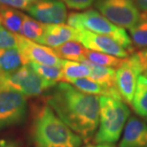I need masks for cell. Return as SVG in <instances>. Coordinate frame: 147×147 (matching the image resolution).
Returning a JSON list of instances; mask_svg holds the SVG:
<instances>
[{"mask_svg": "<svg viewBox=\"0 0 147 147\" xmlns=\"http://www.w3.org/2000/svg\"><path fill=\"white\" fill-rule=\"evenodd\" d=\"M47 104L67 126L88 142L99 125V97L87 94L66 82L57 84Z\"/></svg>", "mask_w": 147, "mask_h": 147, "instance_id": "obj_1", "label": "cell"}, {"mask_svg": "<svg viewBox=\"0 0 147 147\" xmlns=\"http://www.w3.org/2000/svg\"><path fill=\"white\" fill-rule=\"evenodd\" d=\"M32 134L37 147H80L83 142L47 104L37 112Z\"/></svg>", "mask_w": 147, "mask_h": 147, "instance_id": "obj_2", "label": "cell"}, {"mask_svg": "<svg viewBox=\"0 0 147 147\" xmlns=\"http://www.w3.org/2000/svg\"><path fill=\"white\" fill-rule=\"evenodd\" d=\"M100 119L98 130L95 135L96 144H114L119 141L130 110L123 100L110 96H99Z\"/></svg>", "mask_w": 147, "mask_h": 147, "instance_id": "obj_3", "label": "cell"}, {"mask_svg": "<svg viewBox=\"0 0 147 147\" xmlns=\"http://www.w3.org/2000/svg\"><path fill=\"white\" fill-rule=\"evenodd\" d=\"M68 26L78 30H86L95 34L110 37L119 42L128 53H134L131 38L126 30L115 26L100 12L91 9L82 13L72 12L67 17Z\"/></svg>", "mask_w": 147, "mask_h": 147, "instance_id": "obj_4", "label": "cell"}, {"mask_svg": "<svg viewBox=\"0 0 147 147\" xmlns=\"http://www.w3.org/2000/svg\"><path fill=\"white\" fill-rule=\"evenodd\" d=\"M57 84L41 78L29 65L21 66L15 72L0 74V90H13L25 96H38Z\"/></svg>", "mask_w": 147, "mask_h": 147, "instance_id": "obj_5", "label": "cell"}, {"mask_svg": "<svg viewBox=\"0 0 147 147\" xmlns=\"http://www.w3.org/2000/svg\"><path fill=\"white\" fill-rule=\"evenodd\" d=\"M95 7L110 22L123 29H131L141 18L134 0H96Z\"/></svg>", "mask_w": 147, "mask_h": 147, "instance_id": "obj_6", "label": "cell"}, {"mask_svg": "<svg viewBox=\"0 0 147 147\" xmlns=\"http://www.w3.org/2000/svg\"><path fill=\"white\" fill-rule=\"evenodd\" d=\"M26 113L24 95L13 90H0V129L22 123Z\"/></svg>", "mask_w": 147, "mask_h": 147, "instance_id": "obj_7", "label": "cell"}, {"mask_svg": "<svg viewBox=\"0 0 147 147\" xmlns=\"http://www.w3.org/2000/svg\"><path fill=\"white\" fill-rule=\"evenodd\" d=\"M17 49L24 65L30 63L61 67L62 61L55 54L53 49L31 41L17 34Z\"/></svg>", "mask_w": 147, "mask_h": 147, "instance_id": "obj_8", "label": "cell"}, {"mask_svg": "<svg viewBox=\"0 0 147 147\" xmlns=\"http://www.w3.org/2000/svg\"><path fill=\"white\" fill-rule=\"evenodd\" d=\"M142 73V68L132 54L127 57L123 64L116 69V87L123 100L127 105L132 103L138 77Z\"/></svg>", "mask_w": 147, "mask_h": 147, "instance_id": "obj_9", "label": "cell"}, {"mask_svg": "<svg viewBox=\"0 0 147 147\" xmlns=\"http://www.w3.org/2000/svg\"><path fill=\"white\" fill-rule=\"evenodd\" d=\"M26 11L34 19L44 25L63 24L68 17L65 5L60 0H38Z\"/></svg>", "mask_w": 147, "mask_h": 147, "instance_id": "obj_10", "label": "cell"}, {"mask_svg": "<svg viewBox=\"0 0 147 147\" xmlns=\"http://www.w3.org/2000/svg\"><path fill=\"white\" fill-rule=\"evenodd\" d=\"M78 41L81 42L88 50L109 54L117 57L127 58L130 54L113 38L86 30H79Z\"/></svg>", "mask_w": 147, "mask_h": 147, "instance_id": "obj_11", "label": "cell"}, {"mask_svg": "<svg viewBox=\"0 0 147 147\" xmlns=\"http://www.w3.org/2000/svg\"><path fill=\"white\" fill-rule=\"evenodd\" d=\"M119 147H147V123L132 116L127 121Z\"/></svg>", "mask_w": 147, "mask_h": 147, "instance_id": "obj_12", "label": "cell"}, {"mask_svg": "<svg viewBox=\"0 0 147 147\" xmlns=\"http://www.w3.org/2000/svg\"><path fill=\"white\" fill-rule=\"evenodd\" d=\"M78 37L79 30L69 26L65 24L46 25L45 33L38 43L54 48L71 40L78 41Z\"/></svg>", "mask_w": 147, "mask_h": 147, "instance_id": "obj_13", "label": "cell"}, {"mask_svg": "<svg viewBox=\"0 0 147 147\" xmlns=\"http://www.w3.org/2000/svg\"><path fill=\"white\" fill-rule=\"evenodd\" d=\"M80 62L85 64L89 68L90 79L102 85L106 88L117 89L115 83V69L96 65L85 58Z\"/></svg>", "mask_w": 147, "mask_h": 147, "instance_id": "obj_14", "label": "cell"}, {"mask_svg": "<svg viewBox=\"0 0 147 147\" xmlns=\"http://www.w3.org/2000/svg\"><path fill=\"white\" fill-rule=\"evenodd\" d=\"M70 84L78 90L87 94L99 96H110L115 99L123 100L118 90L106 88L91 79L83 78V79H75Z\"/></svg>", "mask_w": 147, "mask_h": 147, "instance_id": "obj_15", "label": "cell"}, {"mask_svg": "<svg viewBox=\"0 0 147 147\" xmlns=\"http://www.w3.org/2000/svg\"><path fill=\"white\" fill-rule=\"evenodd\" d=\"M59 58H63L73 61H81L85 58L87 48L76 40H71L53 48Z\"/></svg>", "mask_w": 147, "mask_h": 147, "instance_id": "obj_16", "label": "cell"}, {"mask_svg": "<svg viewBox=\"0 0 147 147\" xmlns=\"http://www.w3.org/2000/svg\"><path fill=\"white\" fill-rule=\"evenodd\" d=\"M23 65L22 58L17 47L0 49V74L15 72Z\"/></svg>", "mask_w": 147, "mask_h": 147, "instance_id": "obj_17", "label": "cell"}, {"mask_svg": "<svg viewBox=\"0 0 147 147\" xmlns=\"http://www.w3.org/2000/svg\"><path fill=\"white\" fill-rule=\"evenodd\" d=\"M25 14L15 8L0 7V21L3 26L14 34L21 33Z\"/></svg>", "mask_w": 147, "mask_h": 147, "instance_id": "obj_18", "label": "cell"}, {"mask_svg": "<svg viewBox=\"0 0 147 147\" xmlns=\"http://www.w3.org/2000/svg\"><path fill=\"white\" fill-rule=\"evenodd\" d=\"M131 106L139 116L147 119V77L141 74L138 77L137 88Z\"/></svg>", "mask_w": 147, "mask_h": 147, "instance_id": "obj_19", "label": "cell"}, {"mask_svg": "<svg viewBox=\"0 0 147 147\" xmlns=\"http://www.w3.org/2000/svg\"><path fill=\"white\" fill-rule=\"evenodd\" d=\"M63 81L71 83L75 79L90 77L89 68L82 62L73 61H62Z\"/></svg>", "mask_w": 147, "mask_h": 147, "instance_id": "obj_20", "label": "cell"}, {"mask_svg": "<svg viewBox=\"0 0 147 147\" xmlns=\"http://www.w3.org/2000/svg\"><path fill=\"white\" fill-rule=\"evenodd\" d=\"M46 25L25 15L20 34L35 42H39L45 33Z\"/></svg>", "mask_w": 147, "mask_h": 147, "instance_id": "obj_21", "label": "cell"}, {"mask_svg": "<svg viewBox=\"0 0 147 147\" xmlns=\"http://www.w3.org/2000/svg\"><path fill=\"white\" fill-rule=\"evenodd\" d=\"M85 59L88 60L89 61L96 65L118 69L123 64L126 58H119L115 56L109 55V54H105V53L87 50Z\"/></svg>", "mask_w": 147, "mask_h": 147, "instance_id": "obj_22", "label": "cell"}, {"mask_svg": "<svg viewBox=\"0 0 147 147\" xmlns=\"http://www.w3.org/2000/svg\"><path fill=\"white\" fill-rule=\"evenodd\" d=\"M131 41L138 48H147V13H142L139 21L129 29Z\"/></svg>", "mask_w": 147, "mask_h": 147, "instance_id": "obj_23", "label": "cell"}, {"mask_svg": "<svg viewBox=\"0 0 147 147\" xmlns=\"http://www.w3.org/2000/svg\"><path fill=\"white\" fill-rule=\"evenodd\" d=\"M28 65L42 79L55 83L63 80V71L61 67L36 63H30Z\"/></svg>", "mask_w": 147, "mask_h": 147, "instance_id": "obj_24", "label": "cell"}, {"mask_svg": "<svg viewBox=\"0 0 147 147\" xmlns=\"http://www.w3.org/2000/svg\"><path fill=\"white\" fill-rule=\"evenodd\" d=\"M17 47V34L9 31L0 21V49Z\"/></svg>", "mask_w": 147, "mask_h": 147, "instance_id": "obj_25", "label": "cell"}, {"mask_svg": "<svg viewBox=\"0 0 147 147\" xmlns=\"http://www.w3.org/2000/svg\"><path fill=\"white\" fill-rule=\"evenodd\" d=\"M38 0H0V7H8L15 9L27 10Z\"/></svg>", "mask_w": 147, "mask_h": 147, "instance_id": "obj_26", "label": "cell"}, {"mask_svg": "<svg viewBox=\"0 0 147 147\" xmlns=\"http://www.w3.org/2000/svg\"><path fill=\"white\" fill-rule=\"evenodd\" d=\"M69 8L74 10H84L92 5L96 0H60Z\"/></svg>", "mask_w": 147, "mask_h": 147, "instance_id": "obj_27", "label": "cell"}, {"mask_svg": "<svg viewBox=\"0 0 147 147\" xmlns=\"http://www.w3.org/2000/svg\"><path fill=\"white\" fill-rule=\"evenodd\" d=\"M140 10L144 13H147V0H134Z\"/></svg>", "mask_w": 147, "mask_h": 147, "instance_id": "obj_28", "label": "cell"}, {"mask_svg": "<svg viewBox=\"0 0 147 147\" xmlns=\"http://www.w3.org/2000/svg\"><path fill=\"white\" fill-rule=\"evenodd\" d=\"M0 147H18L17 145L13 143L12 142L6 141V140H2L0 141Z\"/></svg>", "mask_w": 147, "mask_h": 147, "instance_id": "obj_29", "label": "cell"}, {"mask_svg": "<svg viewBox=\"0 0 147 147\" xmlns=\"http://www.w3.org/2000/svg\"><path fill=\"white\" fill-rule=\"evenodd\" d=\"M96 147H114L113 146H111L110 144H99L97 145Z\"/></svg>", "mask_w": 147, "mask_h": 147, "instance_id": "obj_30", "label": "cell"}, {"mask_svg": "<svg viewBox=\"0 0 147 147\" xmlns=\"http://www.w3.org/2000/svg\"><path fill=\"white\" fill-rule=\"evenodd\" d=\"M84 147H94L93 146H92V145H88V146H86Z\"/></svg>", "mask_w": 147, "mask_h": 147, "instance_id": "obj_31", "label": "cell"}, {"mask_svg": "<svg viewBox=\"0 0 147 147\" xmlns=\"http://www.w3.org/2000/svg\"><path fill=\"white\" fill-rule=\"evenodd\" d=\"M146 77H147V71H146Z\"/></svg>", "mask_w": 147, "mask_h": 147, "instance_id": "obj_32", "label": "cell"}, {"mask_svg": "<svg viewBox=\"0 0 147 147\" xmlns=\"http://www.w3.org/2000/svg\"><path fill=\"white\" fill-rule=\"evenodd\" d=\"M146 121H147V119H146Z\"/></svg>", "mask_w": 147, "mask_h": 147, "instance_id": "obj_33", "label": "cell"}]
</instances>
